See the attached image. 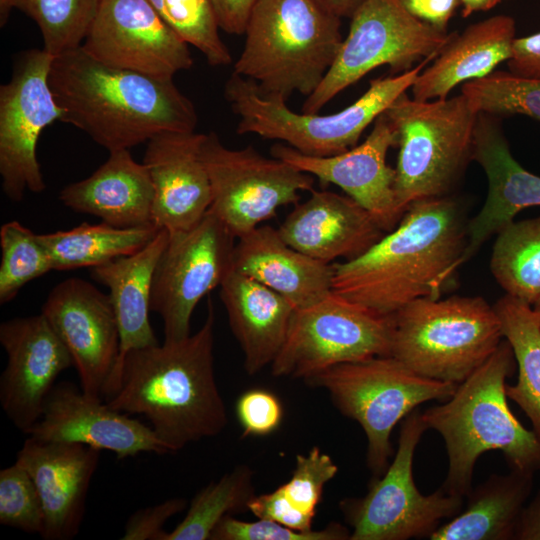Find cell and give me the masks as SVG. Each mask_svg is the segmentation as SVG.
<instances>
[{
  "label": "cell",
  "instance_id": "obj_1",
  "mask_svg": "<svg viewBox=\"0 0 540 540\" xmlns=\"http://www.w3.org/2000/svg\"><path fill=\"white\" fill-rule=\"evenodd\" d=\"M214 330L209 299L207 317L196 333L129 351L105 386L106 403L147 418L169 453L214 437L227 425L215 376Z\"/></svg>",
  "mask_w": 540,
  "mask_h": 540
},
{
  "label": "cell",
  "instance_id": "obj_2",
  "mask_svg": "<svg viewBox=\"0 0 540 540\" xmlns=\"http://www.w3.org/2000/svg\"><path fill=\"white\" fill-rule=\"evenodd\" d=\"M467 225L450 195L417 200L367 251L333 264L332 291L382 316L419 298H440L460 267Z\"/></svg>",
  "mask_w": 540,
  "mask_h": 540
},
{
  "label": "cell",
  "instance_id": "obj_3",
  "mask_svg": "<svg viewBox=\"0 0 540 540\" xmlns=\"http://www.w3.org/2000/svg\"><path fill=\"white\" fill-rule=\"evenodd\" d=\"M49 85L63 110L61 122L108 151L198 125L195 106L173 79L106 65L81 46L53 57Z\"/></svg>",
  "mask_w": 540,
  "mask_h": 540
},
{
  "label": "cell",
  "instance_id": "obj_4",
  "mask_svg": "<svg viewBox=\"0 0 540 540\" xmlns=\"http://www.w3.org/2000/svg\"><path fill=\"white\" fill-rule=\"evenodd\" d=\"M515 368L513 350L503 339L448 400L422 412L427 428L445 442L448 469L441 486L448 494L467 496L476 461L486 451H501L510 469L540 471V438L518 421L507 403L506 380Z\"/></svg>",
  "mask_w": 540,
  "mask_h": 540
},
{
  "label": "cell",
  "instance_id": "obj_5",
  "mask_svg": "<svg viewBox=\"0 0 540 540\" xmlns=\"http://www.w3.org/2000/svg\"><path fill=\"white\" fill-rule=\"evenodd\" d=\"M341 18L314 0H257L233 72L266 97H306L320 85L343 41Z\"/></svg>",
  "mask_w": 540,
  "mask_h": 540
},
{
  "label": "cell",
  "instance_id": "obj_6",
  "mask_svg": "<svg viewBox=\"0 0 540 540\" xmlns=\"http://www.w3.org/2000/svg\"><path fill=\"white\" fill-rule=\"evenodd\" d=\"M392 320L390 356L443 382L464 381L504 339L494 306L480 296L419 298Z\"/></svg>",
  "mask_w": 540,
  "mask_h": 540
},
{
  "label": "cell",
  "instance_id": "obj_7",
  "mask_svg": "<svg viewBox=\"0 0 540 540\" xmlns=\"http://www.w3.org/2000/svg\"><path fill=\"white\" fill-rule=\"evenodd\" d=\"M429 57L397 76L370 81L369 88L355 102L333 114L297 113L279 98L263 96L254 82L232 73L224 96L239 117L238 134H256L279 140L300 153L332 156L356 146L365 129L412 87Z\"/></svg>",
  "mask_w": 540,
  "mask_h": 540
},
{
  "label": "cell",
  "instance_id": "obj_8",
  "mask_svg": "<svg viewBox=\"0 0 540 540\" xmlns=\"http://www.w3.org/2000/svg\"><path fill=\"white\" fill-rule=\"evenodd\" d=\"M397 134V205L404 214L415 201L447 196L469 161L479 112L460 94L421 101L399 96L384 112Z\"/></svg>",
  "mask_w": 540,
  "mask_h": 540
},
{
  "label": "cell",
  "instance_id": "obj_9",
  "mask_svg": "<svg viewBox=\"0 0 540 540\" xmlns=\"http://www.w3.org/2000/svg\"><path fill=\"white\" fill-rule=\"evenodd\" d=\"M304 381L326 390L335 407L362 427L373 477L389 466L394 427L422 403L448 400L458 385L423 377L392 356L338 364Z\"/></svg>",
  "mask_w": 540,
  "mask_h": 540
},
{
  "label": "cell",
  "instance_id": "obj_10",
  "mask_svg": "<svg viewBox=\"0 0 540 540\" xmlns=\"http://www.w3.org/2000/svg\"><path fill=\"white\" fill-rule=\"evenodd\" d=\"M426 430L422 411L414 409L401 422L398 448L386 471L372 478L363 497L340 502L351 527L350 540L430 538L443 520L461 512L463 497L448 494L442 486L423 495L414 482V455Z\"/></svg>",
  "mask_w": 540,
  "mask_h": 540
},
{
  "label": "cell",
  "instance_id": "obj_11",
  "mask_svg": "<svg viewBox=\"0 0 540 540\" xmlns=\"http://www.w3.org/2000/svg\"><path fill=\"white\" fill-rule=\"evenodd\" d=\"M350 19L347 36L322 82L307 96L303 113H318L382 65L393 73L412 69L415 63L436 56L453 34L415 18L400 0H363Z\"/></svg>",
  "mask_w": 540,
  "mask_h": 540
},
{
  "label": "cell",
  "instance_id": "obj_12",
  "mask_svg": "<svg viewBox=\"0 0 540 540\" xmlns=\"http://www.w3.org/2000/svg\"><path fill=\"white\" fill-rule=\"evenodd\" d=\"M392 316L376 314L333 291L297 309L271 364L274 377L306 379L329 367L390 356Z\"/></svg>",
  "mask_w": 540,
  "mask_h": 540
},
{
  "label": "cell",
  "instance_id": "obj_13",
  "mask_svg": "<svg viewBox=\"0 0 540 540\" xmlns=\"http://www.w3.org/2000/svg\"><path fill=\"white\" fill-rule=\"evenodd\" d=\"M201 159L211 186L213 212L236 238L297 204L300 192L312 191L314 177L254 147H226L215 132L204 134Z\"/></svg>",
  "mask_w": 540,
  "mask_h": 540
},
{
  "label": "cell",
  "instance_id": "obj_14",
  "mask_svg": "<svg viewBox=\"0 0 540 540\" xmlns=\"http://www.w3.org/2000/svg\"><path fill=\"white\" fill-rule=\"evenodd\" d=\"M53 57L43 48L20 53L11 79L0 86L1 185L15 202L27 190L41 193L46 189L37 143L42 131L63 117L49 85Z\"/></svg>",
  "mask_w": 540,
  "mask_h": 540
},
{
  "label": "cell",
  "instance_id": "obj_15",
  "mask_svg": "<svg viewBox=\"0 0 540 540\" xmlns=\"http://www.w3.org/2000/svg\"><path fill=\"white\" fill-rule=\"evenodd\" d=\"M236 239L210 210L191 230L169 236L151 293V311L162 319L165 341L190 335L195 307L233 270Z\"/></svg>",
  "mask_w": 540,
  "mask_h": 540
},
{
  "label": "cell",
  "instance_id": "obj_16",
  "mask_svg": "<svg viewBox=\"0 0 540 540\" xmlns=\"http://www.w3.org/2000/svg\"><path fill=\"white\" fill-rule=\"evenodd\" d=\"M150 0H101L81 47L96 60L162 79L189 70L193 58Z\"/></svg>",
  "mask_w": 540,
  "mask_h": 540
},
{
  "label": "cell",
  "instance_id": "obj_17",
  "mask_svg": "<svg viewBox=\"0 0 540 540\" xmlns=\"http://www.w3.org/2000/svg\"><path fill=\"white\" fill-rule=\"evenodd\" d=\"M41 313L70 352L81 390L102 399L120 351L109 294L84 279L68 278L51 290Z\"/></svg>",
  "mask_w": 540,
  "mask_h": 540
},
{
  "label": "cell",
  "instance_id": "obj_18",
  "mask_svg": "<svg viewBox=\"0 0 540 540\" xmlns=\"http://www.w3.org/2000/svg\"><path fill=\"white\" fill-rule=\"evenodd\" d=\"M0 343L8 357L0 378V403L13 425L28 434L57 377L74 366L73 359L42 313L2 322Z\"/></svg>",
  "mask_w": 540,
  "mask_h": 540
},
{
  "label": "cell",
  "instance_id": "obj_19",
  "mask_svg": "<svg viewBox=\"0 0 540 540\" xmlns=\"http://www.w3.org/2000/svg\"><path fill=\"white\" fill-rule=\"evenodd\" d=\"M373 124L361 144L340 154L311 156L280 143L272 147L271 154L323 183L341 188L387 233L403 216L394 189L395 168L386 162L388 150L397 146V134L385 113Z\"/></svg>",
  "mask_w": 540,
  "mask_h": 540
},
{
  "label": "cell",
  "instance_id": "obj_20",
  "mask_svg": "<svg viewBox=\"0 0 540 540\" xmlns=\"http://www.w3.org/2000/svg\"><path fill=\"white\" fill-rule=\"evenodd\" d=\"M85 394L68 382L56 384L28 435L40 440L81 443L117 458L169 451L150 426Z\"/></svg>",
  "mask_w": 540,
  "mask_h": 540
},
{
  "label": "cell",
  "instance_id": "obj_21",
  "mask_svg": "<svg viewBox=\"0 0 540 540\" xmlns=\"http://www.w3.org/2000/svg\"><path fill=\"white\" fill-rule=\"evenodd\" d=\"M100 450L81 443L40 440L29 436L17 454L39 492L46 540H70L81 527L87 492Z\"/></svg>",
  "mask_w": 540,
  "mask_h": 540
},
{
  "label": "cell",
  "instance_id": "obj_22",
  "mask_svg": "<svg viewBox=\"0 0 540 540\" xmlns=\"http://www.w3.org/2000/svg\"><path fill=\"white\" fill-rule=\"evenodd\" d=\"M203 133L169 131L147 142L143 164L154 187L153 223L169 236L196 226L211 205V186L200 155Z\"/></svg>",
  "mask_w": 540,
  "mask_h": 540
},
{
  "label": "cell",
  "instance_id": "obj_23",
  "mask_svg": "<svg viewBox=\"0 0 540 540\" xmlns=\"http://www.w3.org/2000/svg\"><path fill=\"white\" fill-rule=\"evenodd\" d=\"M484 170L488 192L481 210L468 222L467 245L460 266L523 209L540 206V176L513 157L497 117L479 113L473 156Z\"/></svg>",
  "mask_w": 540,
  "mask_h": 540
},
{
  "label": "cell",
  "instance_id": "obj_24",
  "mask_svg": "<svg viewBox=\"0 0 540 540\" xmlns=\"http://www.w3.org/2000/svg\"><path fill=\"white\" fill-rule=\"evenodd\" d=\"M296 204L278 232L294 249L325 263L354 259L386 232L371 214L351 197L327 190H312Z\"/></svg>",
  "mask_w": 540,
  "mask_h": 540
},
{
  "label": "cell",
  "instance_id": "obj_25",
  "mask_svg": "<svg viewBox=\"0 0 540 540\" xmlns=\"http://www.w3.org/2000/svg\"><path fill=\"white\" fill-rule=\"evenodd\" d=\"M233 270L283 296L295 310L318 303L332 292L333 264L294 249L269 225L237 238Z\"/></svg>",
  "mask_w": 540,
  "mask_h": 540
},
{
  "label": "cell",
  "instance_id": "obj_26",
  "mask_svg": "<svg viewBox=\"0 0 540 540\" xmlns=\"http://www.w3.org/2000/svg\"><path fill=\"white\" fill-rule=\"evenodd\" d=\"M60 201L71 210L93 215L118 228L153 223L154 187L143 163L129 149L109 151L89 177L65 186Z\"/></svg>",
  "mask_w": 540,
  "mask_h": 540
},
{
  "label": "cell",
  "instance_id": "obj_27",
  "mask_svg": "<svg viewBox=\"0 0 540 540\" xmlns=\"http://www.w3.org/2000/svg\"><path fill=\"white\" fill-rule=\"evenodd\" d=\"M515 31L512 17L497 15L468 26L461 34L453 32L412 85L413 98L444 99L457 85L492 73L509 60Z\"/></svg>",
  "mask_w": 540,
  "mask_h": 540
},
{
  "label": "cell",
  "instance_id": "obj_28",
  "mask_svg": "<svg viewBox=\"0 0 540 540\" xmlns=\"http://www.w3.org/2000/svg\"><path fill=\"white\" fill-rule=\"evenodd\" d=\"M220 299L241 347L244 369L255 375L278 355L295 308L283 296L235 270L220 285Z\"/></svg>",
  "mask_w": 540,
  "mask_h": 540
},
{
  "label": "cell",
  "instance_id": "obj_29",
  "mask_svg": "<svg viewBox=\"0 0 540 540\" xmlns=\"http://www.w3.org/2000/svg\"><path fill=\"white\" fill-rule=\"evenodd\" d=\"M168 242L169 233L160 229L139 251L91 269V277L109 289L118 322L120 351L113 371L129 351L159 344L149 313L155 271Z\"/></svg>",
  "mask_w": 540,
  "mask_h": 540
},
{
  "label": "cell",
  "instance_id": "obj_30",
  "mask_svg": "<svg viewBox=\"0 0 540 540\" xmlns=\"http://www.w3.org/2000/svg\"><path fill=\"white\" fill-rule=\"evenodd\" d=\"M534 473L510 469L491 474L472 488L465 508L430 536L431 540H513L520 513L533 487Z\"/></svg>",
  "mask_w": 540,
  "mask_h": 540
},
{
  "label": "cell",
  "instance_id": "obj_31",
  "mask_svg": "<svg viewBox=\"0 0 540 540\" xmlns=\"http://www.w3.org/2000/svg\"><path fill=\"white\" fill-rule=\"evenodd\" d=\"M337 472L333 459L319 447H313L308 453L296 456L295 468L287 482L272 492L254 495L248 510L259 519L310 531L324 487Z\"/></svg>",
  "mask_w": 540,
  "mask_h": 540
},
{
  "label": "cell",
  "instance_id": "obj_32",
  "mask_svg": "<svg viewBox=\"0 0 540 540\" xmlns=\"http://www.w3.org/2000/svg\"><path fill=\"white\" fill-rule=\"evenodd\" d=\"M155 224L118 228L105 222L82 223L70 230L39 234L56 271L97 267L116 258L133 254L159 232Z\"/></svg>",
  "mask_w": 540,
  "mask_h": 540
},
{
  "label": "cell",
  "instance_id": "obj_33",
  "mask_svg": "<svg viewBox=\"0 0 540 540\" xmlns=\"http://www.w3.org/2000/svg\"><path fill=\"white\" fill-rule=\"evenodd\" d=\"M493 306L518 367L517 382L506 384V395L523 410L540 438L539 319L530 304L508 294Z\"/></svg>",
  "mask_w": 540,
  "mask_h": 540
},
{
  "label": "cell",
  "instance_id": "obj_34",
  "mask_svg": "<svg viewBox=\"0 0 540 540\" xmlns=\"http://www.w3.org/2000/svg\"><path fill=\"white\" fill-rule=\"evenodd\" d=\"M496 235L492 275L506 294L532 306L540 299V217L513 221Z\"/></svg>",
  "mask_w": 540,
  "mask_h": 540
},
{
  "label": "cell",
  "instance_id": "obj_35",
  "mask_svg": "<svg viewBox=\"0 0 540 540\" xmlns=\"http://www.w3.org/2000/svg\"><path fill=\"white\" fill-rule=\"evenodd\" d=\"M254 495L253 471L239 465L200 490L183 520L167 532L164 540H210L221 519L248 510Z\"/></svg>",
  "mask_w": 540,
  "mask_h": 540
},
{
  "label": "cell",
  "instance_id": "obj_36",
  "mask_svg": "<svg viewBox=\"0 0 540 540\" xmlns=\"http://www.w3.org/2000/svg\"><path fill=\"white\" fill-rule=\"evenodd\" d=\"M101 0H13L38 26L43 49L52 56L80 47L95 19Z\"/></svg>",
  "mask_w": 540,
  "mask_h": 540
},
{
  "label": "cell",
  "instance_id": "obj_37",
  "mask_svg": "<svg viewBox=\"0 0 540 540\" xmlns=\"http://www.w3.org/2000/svg\"><path fill=\"white\" fill-rule=\"evenodd\" d=\"M169 28L196 48L212 66H226L232 55L219 34L211 0H150Z\"/></svg>",
  "mask_w": 540,
  "mask_h": 540
},
{
  "label": "cell",
  "instance_id": "obj_38",
  "mask_svg": "<svg viewBox=\"0 0 540 540\" xmlns=\"http://www.w3.org/2000/svg\"><path fill=\"white\" fill-rule=\"evenodd\" d=\"M0 246V303L6 304L25 284L53 268L39 235L16 220L1 226Z\"/></svg>",
  "mask_w": 540,
  "mask_h": 540
},
{
  "label": "cell",
  "instance_id": "obj_39",
  "mask_svg": "<svg viewBox=\"0 0 540 540\" xmlns=\"http://www.w3.org/2000/svg\"><path fill=\"white\" fill-rule=\"evenodd\" d=\"M461 90L479 113L494 117L524 115L540 121V79L493 71L464 83Z\"/></svg>",
  "mask_w": 540,
  "mask_h": 540
},
{
  "label": "cell",
  "instance_id": "obj_40",
  "mask_svg": "<svg viewBox=\"0 0 540 540\" xmlns=\"http://www.w3.org/2000/svg\"><path fill=\"white\" fill-rule=\"evenodd\" d=\"M0 523L38 534L44 527V511L37 487L17 462L0 471Z\"/></svg>",
  "mask_w": 540,
  "mask_h": 540
},
{
  "label": "cell",
  "instance_id": "obj_41",
  "mask_svg": "<svg viewBox=\"0 0 540 540\" xmlns=\"http://www.w3.org/2000/svg\"><path fill=\"white\" fill-rule=\"evenodd\" d=\"M351 530L331 522L320 530L299 531L278 522L241 521L227 515L216 525L210 540H350Z\"/></svg>",
  "mask_w": 540,
  "mask_h": 540
},
{
  "label": "cell",
  "instance_id": "obj_42",
  "mask_svg": "<svg viewBox=\"0 0 540 540\" xmlns=\"http://www.w3.org/2000/svg\"><path fill=\"white\" fill-rule=\"evenodd\" d=\"M236 415L243 435L264 436L279 427L283 418V407L272 392L251 389L238 398Z\"/></svg>",
  "mask_w": 540,
  "mask_h": 540
},
{
  "label": "cell",
  "instance_id": "obj_43",
  "mask_svg": "<svg viewBox=\"0 0 540 540\" xmlns=\"http://www.w3.org/2000/svg\"><path fill=\"white\" fill-rule=\"evenodd\" d=\"M186 501L182 498L168 499L162 503L140 509L128 519L123 540H164L167 532L163 527L174 515L183 511Z\"/></svg>",
  "mask_w": 540,
  "mask_h": 540
},
{
  "label": "cell",
  "instance_id": "obj_44",
  "mask_svg": "<svg viewBox=\"0 0 540 540\" xmlns=\"http://www.w3.org/2000/svg\"><path fill=\"white\" fill-rule=\"evenodd\" d=\"M507 67L516 76L540 79V32L515 38Z\"/></svg>",
  "mask_w": 540,
  "mask_h": 540
},
{
  "label": "cell",
  "instance_id": "obj_45",
  "mask_svg": "<svg viewBox=\"0 0 540 540\" xmlns=\"http://www.w3.org/2000/svg\"><path fill=\"white\" fill-rule=\"evenodd\" d=\"M403 7L415 18L439 30L447 31L459 0H400Z\"/></svg>",
  "mask_w": 540,
  "mask_h": 540
},
{
  "label": "cell",
  "instance_id": "obj_46",
  "mask_svg": "<svg viewBox=\"0 0 540 540\" xmlns=\"http://www.w3.org/2000/svg\"><path fill=\"white\" fill-rule=\"evenodd\" d=\"M256 1L211 0L220 29L229 34H244L248 17Z\"/></svg>",
  "mask_w": 540,
  "mask_h": 540
},
{
  "label": "cell",
  "instance_id": "obj_47",
  "mask_svg": "<svg viewBox=\"0 0 540 540\" xmlns=\"http://www.w3.org/2000/svg\"><path fill=\"white\" fill-rule=\"evenodd\" d=\"M513 540H540V489L523 507Z\"/></svg>",
  "mask_w": 540,
  "mask_h": 540
},
{
  "label": "cell",
  "instance_id": "obj_48",
  "mask_svg": "<svg viewBox=\"0 0 540 540\" xmlns=\"http://www.w3.org/2000/svg\"><path fill=\"white\" fill-rule=\"evenodd\" d=\"M331 14L340 17H351L363 0H314Z\"/></svg>",
  "mask_w": 540,
  "mask_h": 540
},
{
  "label": "cell",
  "instance_id": "obj_49",
  "mask_svg": "<svg viewBox=\"0 0 540 540\" xmlns=\"http://www.w3.org/2000/svg\"><path fill=\"white\" fill-rule=\"evenodd\" d=\"M501 1L502 0H459L462 5L461 15L462 17H468L474 12L489 10Z\"/></svg>",
  "mask_w": 540,
  "mask_h": 540
},
{
  "label": "cell",
  "instance_id": "obj_50",
  "mask_svg": "<svg viewBox=\"0 0 540 540\" xmlns=\"http://www.w3.org/2000/svg\"><path fill=\"white\" fill-rule=\"evenodd\" d=\"M13 8V0H0V27H4Z\"/></svg>",
  "mask_w": 540,
  "mask_h": 540
},
{
  "label": "cell",
  "instance_id": "obj_51",
  "mask_svg": "<svg viewBox=\"0 0 540 540\" xmlns=\"http://www.w3.org/2000/svg\"><path fill=\"white\" fill-rule=\"evenodd\" d=\"M532 308L534 310V312L536 313L538 319H539V322H540V299L538 301H536L533 305H532Z\"/></svg>",
  "mask_w": 540,
  "mask_h": 540
}]
</instances>
